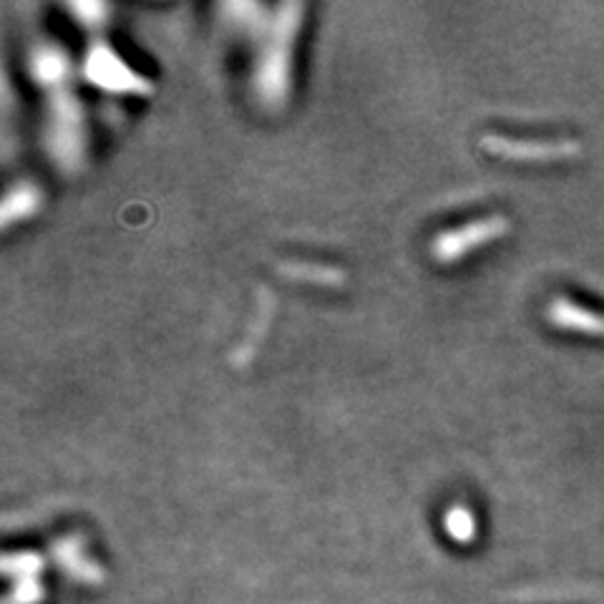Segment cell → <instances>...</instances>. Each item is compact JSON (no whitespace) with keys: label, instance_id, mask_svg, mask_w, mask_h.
I'll return each mask as SVG.
<instances>
[{"label":"cell","instance_id":"cell-5","mask_svg":"<svg viewBox=\"0 0 604 604\" xmlns=\"http://www.w3.org/2000/svg\"><path fill=\"white\" fill-rule=\"evenodd\" d=\"M448 529H451V534L456 539H464L466 542V539H471V534H473V521L469 514H466V511L456 509V511H451V517H448Z\"/></svg>","mask_w":604,"mask_h":604},{"label":"cell","instance_id":"cell-4","mask_svg":"<svg viewBox=\"0 0 604 604\" xmlns=\"http://www.w3.org/2000/svg\"><path fill=\"white\" fill-rule=\"evenodd\" d=\"M91 69L96 71L98 84H106V86H124V81L129 79V73H126V69L122 66V63H116V59L106 56V53L94 56Z\"/></svg>","mask_w":604,"mask_h":604},{"label":"cell","instance_id":"cell-2","mask_svg":"<svg viewBox=\"0 0 604 604\" xmlns=\"http://www.w3.org/2000/svg\"><path fill=\"white\" fill-rule=\"evenodd\" d=\"M487 149L499 157L517 159V162H556L580 154V146L572 142H514V139H499V136H489Z\"/></svg>","mask_w":604,"mask_h":604},{"label":"cell","instance_id":"cell-3","mask_svg":"<svg viewBox=\"0 0 604 604\" xmlns=\"http://www.w3.org/2000/svg\"><path fill=\"white\" fill-rule=\"evenodd\" d=\"M549 320H552L556 327H564V331L604 335V315L594 313L590 308L574 305L572 300H556L554 305L549 308Z\"/></svg>","mask_w":604,"mask_h":604},{"label":"cell","instance_id":"cell-1","mask_svg":"<svg viewBox=\"0 0 604 604\" xmlns=\"http://www.w3.org/2000/svg\"><path fill=\"white\" fill-rule=\"evenodd\" d=\"M503 232H509V222L501 217H491V219H479V222L466 225L461 230L446 232L436 240L434 244V254L444 262H454L459 260L461 254L471 252L473 247L487 244L491 240H497Z\"/></svg>","mask_w":604,"mask_h":604}]
</instances>
